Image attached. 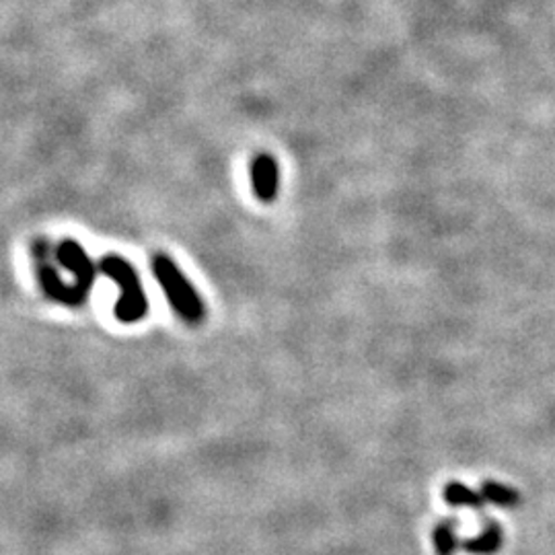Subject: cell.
Returning <instances> with one entry per match:
<instances>
[{"instance_id": "cell-4", "label": "cell", "mask_w": 555, "mask_h": 555, "mask_svg": "<svg viewBox=\"0 0 555 555\" xmlns=\"http://www.w3.org/2000/svg\"><path fill=\"white\" fill-rule=\"evenodd\" d=\"M251 185L261 202H274L280 188V169L272 155H258L251 160Z\"/></svg>"}, {"instance_id": "cell-5", "label": "cell", "mask_w": 555, "mask_h": 555, "mask_svg": "<svg viewBox=\"0 0 555 555\" xmlns=\"http://www.w3.org/2000/svg\"><path fill=\"white\" fill-rule=\"evenodd\" d=\"M502 541H504L502 527L494 520H490L479 535L461 541V547L472 555H494L502 550Z\"/></svg>"}, {"instance_id": "cell-1", "label": "cell", "mask_w": 555, "mask_h": 555, "mask_svg": "<svg viewBox=\"0 0 555 555\" xmlns=\"http://www.w3.org/2000/svg\"><path fill=\"white\" fill-rule=\"evenodd\" d=\"M153 270L155 276L159 280L160 288L165 293V297L169 300V305L173 307V311L179 318L188 323H202L206 315V307L204 300L199 298L196 288L192 286V282L179 272L178 266L165 256H157L153 259Z\"/></svg>"}, {"instance_id": "cell-6", "label": "cell", "mask_w": 555, "mask_h": 555, "mask_svg": "<svg viewBox=\"0 0 555 555\" xmlns=\"http://www.w3.org/2000/svg\"><path fill=\"white\" fill-rule=\"evenodd\" d=\"M444 500L456 508L465 506V508H474V511H483V506H486V498L477 494L461 481H451L444 486Z\"/></svg>"}, {"instance_id": "cell-3", "label": "cell", "mask_w": 555, "mask_h": 555, "mask_svg": "<svg viewBox=\"0 0 555 555\" xmlns=\"http://www.w3.org/2000/svg\"><path fill=\"white\" fill-rule=\"evenodd\" d=\"M59 263L68 270L75 278V286L82 297L87 298L93 282H95V263L87 256V251L80 247L77 241H62L59 249Z\"/></svg>"}, {"instance_id": "cell-2", "label": "cell", "mask_w": 555, "mask_h": 555, "mask_svg": "<svg viewBox=\"0 0 555 555\" xmlns=\"http://www.w3.org/2000/svg\"><path fill=\"white\" fill-rule=\"evenodd\" d=\"M100 270L105 276L112 278L121 291V297L116 302V318L121 323H137L149 313V300L144 295L139 272L118 256L101 259Z\"/></svg>"}, {"instance_id": "cell-7", "label": "cell", "mask_w": 555, "mask_h": 555, "mask_svg": "<svg viewBox=\"0 0 555 555\" xmlns=\"http://www.w3.org/2000/svg\"><path fill=\"white\" fill-rule=\"evenodd\" d=\"M481 496L486 498V502H492L502 508H515L520 504V494L516 492L515 488L500 483V481H492V479H486L481 483Z\"/></svg>"}, {"instance_id": "cell-8", "label": "cell", "mask_w": 555, "mask_h": 555, "mask_svg": "<svg viewBox=\"0 0 555 555\" xmlns=\"http://www.w3.org/2000/svg\"><path fill=\"white\" fill-rule=\"evenodd\" d=\"M456 525L459 522H456L455 518L438 522L437 529L433 533L437 555H455L456 550L461 547V541L456 537Z\"/></svg>"}]
</instances>
